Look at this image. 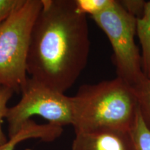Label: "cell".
<instances>
[{
    "mask_svg": "<svg viewBox=\"0 0 150 150\" xmlns=\"http://www.w3.org/2000/svg\"><path fill=\"white\" fill-rule=\"evenodd\" d=\"M28 52L29 77L65 93L87 65L91 49L87 15L75 0H42Z\"/></svg>",
    "mask_w": 150,
    "mask_h": 150,
    "instance_id": "6da1fadb",
    "label": "cell"
},
{
    "mask_svg": "<svg viewBox=\"0 0 150 150\" xmlns=\"http://www.w3.org/2000/svg\"><path fill=\"white\" fill-rule=\"evenodd\" d=\"M72 97L75 133L130 131L139 112L134 87L118 77L81 86Z\"/></svg>",
    "mask_w": 150,
    "mask_h": 150,
    "instance_id": "7a4b0ae2",
    "label": "cell"
},
{
    "mask_svg": "<svg viewBox=\"0 0 150 150\" xmlns=\"http://www.w3.org/2000/svg\"><path fill=\"white\" fill-rule=\"evenodd\" d=\"M42 6V0H24L0 24V88L20 93L25 86L31 32Z\"/></svg>",
    "mask_w": 150,
    "mask_h": 150,
    "instance_id": "3957f363",
    "label": "cell"
},
{
    "mask_svg": "<svg viewBox=\"0 0 150 150\" xmlns=\"http://www.w3.org/2000/svg\"><path fill=\"white\" fill-rule=\"evenodd\" d=\"M91 18L110 41L117 77L134 88L140 85L146 78L141 54L135 42L137 18L116 0L109 8Z\"/></svg>",
    "mask_w": 150,
    "mask_h": 150,
    "instance_id": "277c9868",
    "label": "cell"
},
{
    "mask_svg": "<svg viewBox=\"0 0 150 150\" xmlns=\"http://www.w3.org/2000/svg\"><path fill=\"white\" fill-rule=\"evenodd\" d=\"M17 104L8 107L5 119L9 138L18 134L31 117L40 116L48 123L63 127L73 124L72 97L54 91L28 77Z\"/></svg>",
    "mask_w": 150,
    "mask_h": 150,
    "instance_id": "5b68a950",
    "label": "cell"
},
{
    "mask_svg": "<svg viewBox=\"0 0 150 150\" xmlns=\"http://www.w3.org/2000/svg\"><path fill=\"white\" fill-rule=\"evenodd\" d=\"M71 150H136L131 131L102 129L75 133Z\"/></svg>",
    "mask_w": 150,
    "mask_h": 150,
    "instance_id": "8992f818",
    "label": "cell"
},
{
    "mask_svg": "<svg viewBox=\"0 0 150 150\" xmlns=\"http://www.w3.org/2000/svg\"><path fill=\"white\" fill-rule=\"evenodd\" d=\"M63 131V127L50 123L38 125L32 120H30L18 134L9 138L8 142L0 146V150H14L18 143L30 138H40L45 142H53L61 136Z\"/></svg>",
    "mask_w": 150,
    "mask_h": 150,
    "instance_id": "52a82bcc",
    "label": "cell"
},
{
    "mask_svg": "<svg viewBox=\"0 0 150 150\" xmlns=\"http://www.w3.org/2000/svg\"><path fill=\"white\" fill-rule=\"evenodd\" d=\"M136 34L141 45L142 71L145 78L150 79V1L146 2L143 13L137 18Z\"/></svg>",
    "mask_w": 150,
    "mask_h": 150,
    "instance_id": "ba28073f",
    "label": "cell"
},
{
    "mask_svg": "<svg viewBox=\"0 0 150 150\" xmlns=\"http://www.w3.org/2000/svg\"><path fill=\"white\" fill-rule=\"evenodd\" d=\"M138 103L140 117L150 131V79H146L134 88Z\"/></svg>",
    "mask_w": 150,
    "mask_h": 150,
    "instance_id": "9c48e42d",
    "label": "cell"
},
{
    "mask_svg": "<svg viewBox=\"0 0 150 150\" xmlns=\"http://www.w3.org/2000/svg\"><path fill=\"white\" fill-rule=\"evenodd\" d=\"M131 134L136 150H150V131L145 127L139 112Z\"/></svg>",
    "mask_w": 150,
    "mask_h": 150,
    "instance_id": "30bf717a",
    "label": "cell"
},
{
    "mask_svg": "<svg viewBox=\"0 0 150 150\" xmlns=\"http://www.w3.org/2000/svg\"><path fill=\"white\" fill-rule=\"evenodd\" d=\"M79 8L91 16L98 14L109 8L115 0H75Z\"/></svg>",
    "mask_w": 150,
    "mask_h": 150,
    "instance_id": "8fae6325",
    "label": "cell"
},
{
    "mask_svg": "<svg viewBox=\"0 0 150 150\" xmlns=\"http://www.w3.org/2000/svg\"><path fill=\"white\" fill-rule=\"evenodd\" d=\"M13 92L6 88H0V146L8 142V138L6 136L2 129V123L5 119L6 114L8 109V101L13 95Z\"/></svg>",
    "mask_w": 150,
    "mask_h": 150,
    "instance_id": "7c38bea8",
    "label": "cell"
},
{
    "mask_svg": "<svg viewBox=\"0 0 150 150\" xmlns=\"http://www.w3.org/2000/svg\"><path fill=\"white\" fill-rule=\"evenodd\" d=\"M121 4L129 13L138 18L143 13L146 2L141 0H126L120 1Z\"/></svg>",
    "mask_w": 150,
    "mask_h": 150,
    "instance_id": "4fadbf2b",
    "label": "cell"
},
{
    "mask_svg": "<svg viewBox=\"0 0 150 150\" xmlns=\"http://www.w3.org/2000/svg\"><path fill=\"white\" fill-rule=\"evenodd\" d=\"M24 0H0V24L6 20Z\"/></svg>",
    "mask_w": 150,
    "mask_h": 150,
    "instance_id": "5bb4252c",
    "label": "cell"
}]
</instances>
